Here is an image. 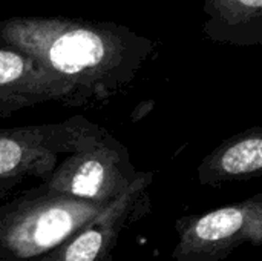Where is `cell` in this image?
<instances>
[{
    "label": "cell",
    "instance_id": "cell-1",
    "mask_svg": "<svg viewBox=\"0 0 262 261\" xmlns=\"http://www.w3.org/2000/svg\"><path fill=\"white\" fill-rule=\"evenodd\" d=\"M2 40L38 62L72 89L71 106L104 102L126 85L143 54L107 31L75 23L29 20L5 26Z\"/></svg>",
    "mask_w": 262,
    "mask_h": 261
},
{
    "label": "cell",
    "instance_id": "cell-2",
    "mask_svg": "<svg viewBox=\"0 0 262 261\" xmlns=\"http://www.w3.org/2000/svg\"><path fill=\"white\" fill-rule=\"evenodd\" d=\"M109 205L46 189L41 183L0 203V261H32L72 237Z\"/></svg>",
    "mask_w": 262,
    "mask_h": 261
},
{
    "label": "cell",
    "instance_id": "cell-3",
    "mask_svg": "<svg viewBox=\"0 0 262 261\" xmlns=\"http://www.w3.org/2000/svg\"><path fill=\"white\" fill-rule=\"evenodd\" d=\"M104 132L83 115L0 129V203L25 180H46L64 155L91 146Z\"/></svg>",
    "mask_w": 262,
    "mask_h": 261
},
{
    "label": "cell",
    "instance_id": "cell-4",
    "mask_svg": "<svg viewBox=\"0 0 262 261\" xmlns=\"http://www.w3.org/2000/svg\"><path fill=\"white\" fill-rule=\"evenodd\" d=\"M138 172L127 146L106 131L91 146L64 155L41 185L58 194L111 205L126 192Z\"/></svg>",
    "mask_w": 262,
    "mask_h": 261
},
{
    "label": "cell",
    "instance_id": "cell-5",
    "mask_svg": "<svg viewBox=\"0 0 262 261\" xmlns=\"http://www.w3.org/2000/svg\"><path fill=\"white\" fill-rule=\"evenodd\" d=\"M173 261H223L244 245L261 248L262 194L175 222Z\"/></svg>",
    "mask_w": 262,
    "mask_h": 261
},
{
    "label": "cell",
    "instance_id": "cell-6",
    "mask_svg": "<svg viewBox=\"0 0 262 261\" xmlns=\"http://www.w3.org/2000/svg\"><path fill=\"white\" fill-rule=\"evenodd\" d=\"M155 172L141 171L123 195L64 243L32 261H114L121 234L150 214Z\"/></svg>",
    "mask_w": 262,
    "mask_h": 261
},
{
    "label": "cell",
    "instance_id": "cell-7",
    "mask_svg": "<svg viewBox=\"0 0 262 261\" xmlns=\"http://www.w3.org/2000/svg\"><path fill=\"white\" fill-rule=\"evenodd\" d=\"M46 102L71 106V86L26 54L0 49V117Z\"/></svg>",
    "mask_w": 262,
    "mask_h": 261
},
{
    "label": "cell",
    "instance_id": "cell-8",
    "mask_svg": "<svg viewBox=\"0 0 262 261\" xmlns=\"http://www.w3.org/2000/svg\"><path fill=\"white\" fill-rule=\"evenodd\" d=\"M262 172V128L259 125L229 137L212 149L198 165L201 186H221L246 182Z\"/></svg>",
    "mask_w": 262,
    "mask_h": 261
},
{
    "label": "cell",
    "instance_id": "cell-9",
    "mask_svg": "<svg viewBox=\"0 0 262 261\" xmlns=\"http://www.w3.org/2000/svg\"><path fill=\"white\" fill-rule=\"evenodd\" d=\"M239 2L249 8H261L262 6V0H239Z\"/></svg>",
    "mask_w": 262,
    "mask_h": 261
}]
</instances>
